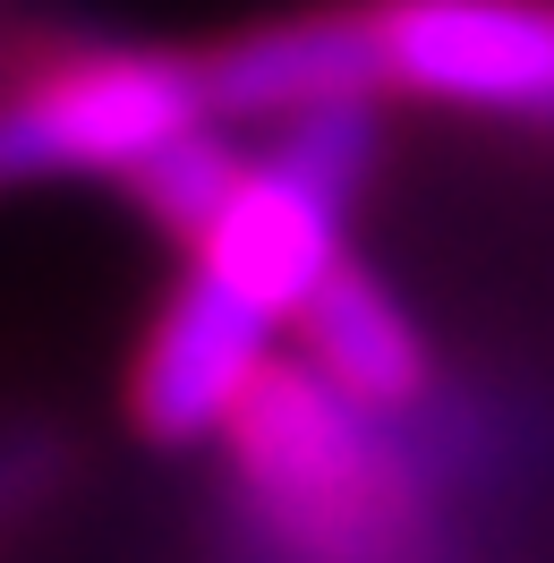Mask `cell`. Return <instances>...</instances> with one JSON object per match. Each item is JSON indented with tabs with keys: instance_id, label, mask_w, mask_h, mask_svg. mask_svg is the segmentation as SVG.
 <instances>
[{
	"instance_id": "obj_1",
	"label": "cell",
	"mask_w": 554,
	"mask_h": 563,
	"mask_svg": "<svg viewBox=\"0 0 554 563\" xmlns=\"http://www.w3.org/2000/svg\"><path fill=\"white\" fill-rule=\"evenodd\" d=\"M222 120L308 103H426L554 129V0H333L256 35L206 43Z\"/></svg>"
},
{
	"instance_id": "obj_3",
	"label": "cell",
	"mask_w": 554,
	"mask_h": 563,
	"mask_svg": "<svg viewBox=\"0 0 554 563\" xmlns=\"http://www.w3.org/2000/svg\"><path fill=\"white\" fill-rule=\"evenodd\" d=\"M206 52H154V43H69L35 60L9 103V172L18 179H145L213 137Z\"/></svg>"
},
{
	"instance_id": "obj_4",
	"label": "cell",
	"mask_w": 554,
	"mask_h": 563,
	"mask_svg": "<svg viewBox=\"0 0 554 563\" xmlns=\"http://www.w3.org/2000/svg\"><path fill=\"white\" fill-rule=\"evenodd\" d=\"M265 333L274 324L240 308L231 290H213V282L188 274L171 308L154 317L137 351V376H129V401H137V419L154 435H222V427L240 419V401L265 385Z\"/></svg>"
},
{
	"instance_id": "obj_5",
	"label": "cell",
	"mask_w": 554,
	"mask_h": 563,
	"mask_svg": "<svg viewBox=\"0 0 554 563\" xmlns=\"http://www.w3.org/2000/svg\"><path fill=\"white\" fill-rule=\"evenodd\" d=\"M299 333H308V351H315L308 367L333 393L367 401L384 419H418V410H426V351H418L410 317L392 308V290H384L376 274L342 265V274L315 290V308L299 317Z\"/></svg>"
},
{
	"instance_id": "obj_2",
	"label": "cell",
	"mask_w": 554,
	"mask_h": 563,
	"mask_svg": "<svg viewBox=\"0 0 554 563\" xmlns=\"http://www.w3.org/2000/svg\"><path fill=\"white\" fill-rule=\"evenodd\" d=\"M401 427L410 419L333 393L315 367H265L222 427L265 547L281 563H418L426 487Z\"/></svg>"
}]
</instances>
